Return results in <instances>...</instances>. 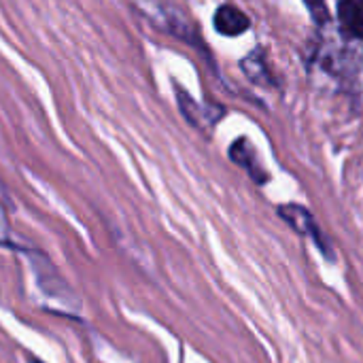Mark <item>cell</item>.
<instances>
[{
    "label": "cell",
    "mask_w": 363,
    "mask_h": 363,
    "mask_svg": "<svg viewBox=\"0 0 363 363\" xmlns=\"http://www.w3.org/2000/svg\"><path fill=\"white\" fill-rule=\"evenodd\" d=\"M279 215L302 236H308L315 240V245L325 253V255H332V249H328V240L323 238L315 217L304 208V206H298V204H283L279 206Z\"/></svg>",
    "instance_id": "cell-1"
},
{
    "label": "cell",
    "mask_w": 363,
    "mask_h": 363,
    "mask_svg": "<svg viewBox=\"0 0 363 363\" xmlns=\"http://www.w3.org/2000/svg\"><path fill=\"white\" fill-rule=\"evenodd\" d=\"M230 157H232L240 168H245V170L251 174L253 181H257V183H266V181H268V174H266L264 168L259 166L257 155H255V149H253V145H251L247 138H238V140L230 147Z\"/></svg>",
    "instance_id": "cell-2"
},
{
    "label": "cell",
    "mask_w": 363,
    "mask_h": 363,
    "mask_svg": "<svg viewBox=\"0 0 363 363\" xmlns=\"http://www.w3.org/2000/svg\"><path fill=\"white\" fill-rule=\"evenodd\" d=\"M249 17L232 4H223L215 13V30L223 36H238L245 30H249Z\"/></svg>",
    "instance_id": "cell-3"
},
{
    "label": "cell",
    "mask_w": 363,
    "mask_h": 363,
    "mask_svg": "<svg viewBox=\"0 0 363 363\" xmlns=\"http://www.w3.org/2000/svg\"><path fill=\"white\" fill-rule=\"evenodd\" d=\"M338 15L351 34H355L357 38H363V4L355 2V0H342L338 4Z\"/></svg>",
    "instance_id": "cell-4"
},
{
    "label": "cell",
    "mask_w": 363,
    "mask_h": 363,
    "mask_svg": "<svg viewBox=\"0 0 363 363\" xmlns=\"http://www.w3.org/2000/svg\"><path fill=\"white\" fill-rule=\"evenodd\" d=\"M242 70L249 74V79H253L255 83H268L270 77H268V70H266V64H264V57L259 51H253L249 57L242 60Z\"/></svg>",
    "instance_id": "cell-5"
},
{
    "label": "cell",
    "mask_w": 363,
    "mask_h": 363,
    "mask_svg": "<svg viewBox=\"0 0 363 363\" xmlns=\"http://www.w3.org/2000/svg\"><path fill=\"white\" fill-rule=\"evenodd\" d=\"M304 4H306V9L311 11L313 19H315L317 23L323 26V23L330 21V11H328L325 0H304Z\"/></svg>",
    "instance_id": "cell-6"
},
{
    "label": "cell",
    "mask_w": 363,
    "mask_h": 363,
    "mask_svg": "<svg viewBox=\"0 0 363 363\" xmlns=\"http://www.w3.org/2000/svg\"><path fill=\"white\" fill-rule=\"evenodd\" d=\"M32 363H43V362H38V359H32Z\"/></svg>",
    "instance_id": "cell-7"
}]
</instances>
